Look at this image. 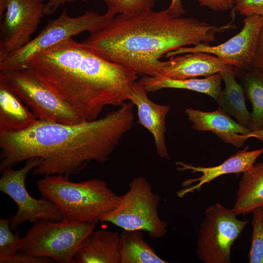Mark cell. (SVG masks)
<instances>
[{
	"mask_svg": "<svg viewBox=\"0 0 263 263\" xmlns=\"http://www.w3.org/2000/svg\"><path fill=\"white\" fill-rule=\"evenodd\" d=\"M248 222L221 204L208 207L197 234L198 258L205 263H230L231 247Z\"/></svg>",
	"mask_w": 263,
	"mask_h": 263,
	"instance_id": "8",
	"label": "cell"
},
{
	"mask_svg": "<svg viewBox=\"0 0 263 263\" xmlns=\"http://www.w3.org/2000/svg\"><path fill=\"white\" fill-rule=\"evenodd\" d=\"M96 224L39 220L20 238L19 251L53 259L59 263H74V258L95 229Z\"/></svg>",
	"mask_w": 263,
	"mask_h": 263,
	"instance_id": "5",
	"label": "cell"
},
{
	"mask_svg": "<svg viewBox=\"0 0 263 263\" xmlns=\"http://www.w3.org/2000/svg\"><path fill=\"white\" fill-rule=\"evenodd\" d=\"M223 78L219 73L204 78L176 79L161 75L143 76L138 81L148 93H154L163 89H181L207 94L215 100L222 90Z\"/></svg>",
	"mask_w": 263,
	"mask_h": 263,
	"instance_id": "19",
	"label": "cell"
},
{
	"mask_svg": "<svg viewBox=\"0 0 263 263\" xmlns=\"http://www.w3.org/2000/svg\"><path fill=\"white\" fill-rule=\"evenodd\" d=\"M169 14L174 17H180L186 13L181 0H171L169 7L167 8Z\"/></svg>",
	"mask_w": 263,
	"mask_h": 263,
	"instance_id": "31",
	"label": "cell"
},
{
	"mask_svg": "<svg viewBox=\"0 0 263 263\" xmlns=\"http://www.w3.org/2000/svg\"><path fill=\"white\" fill-rule=\"evenodd\" d=\"M40 162L39 158H30L19 169L8 168L1 171L0 190L11 198L17 207L16 214L9 218L13 231L27 221L34 223L39 220L60 221L63 219L61 211L53 202L44 197L34 198L27 189V175Z\"/></svg>",
	"mask_w": 263,
	"mask_h": 263,
	"instance_id": "10",
	"label": "cell"
},
{
	"mask_svg": "<svg viewBox=\"0 0 263 263\" xmlns=\"http://www.w3.org/2000/svg\"><path fill=\"white\" fill-rule=\"evenodd\" d=\"M262 208V212H263V207H261Z\"/></svg>",
	"mask_w": 263,
	"mask_h": 263,
	"instance_id": "33",
	"label": "cell"
},
{
	"mask_svg": "<svg viewBox=\"0 0 263 263\" xmlns=\"http://www.w3.org/2000/svg\"><path fill=\"white\" fill-rule=\"evenodd\" d=\"M232 10L242 16L257 15L263 17V0H235Z\"/></svg>",
	"mask_w": 263,
	"mask_h": 263,
	"instance_id": "27",
	"label": "cell"
},
{
	"mask_svg": "<svg viewBox=\"0 0 263 263\" xmlns=\"http://www.w3.org/2000/svg\"><path fill=\"white\" fill-rule=\"evenodd\" d=\"M241 77L244 94L250 101L252 111L248 129L254 131L263 128V75L253 71H241L235 69Z\"/></svg>",
	"mask_w": 263,
	"mask_h": 263,
	"instance_id": "23",
	"label": "cell"
},
{
	"mask_svg": "<svg viewBox=\"0 0 263 263\" xmlns=\"http://www.w3.org/2000/svg\"><path fill=\"white\" fill-rule=\"evenodd\" d=\"M42 196L53 202L64 220L97 224L115 209L119 196L102 179L74 182L60 174L44 176L37 181Z\"/></svg>",
	"mask_w": 263,
	"mask_h": 263,
	"instance_id": "4",
	"label": "cell"
},
{
	"mask_svg": "<svg viewBox=\"0 0 263 263\" xmlns=\"http://www.w3.org/2000/svg\"><path fill=\"white\" fill-rule=\"evenodd\" d=\"M85 121L129 100L137 74L94 53L73 38L38 53L25 68Z\"/></svg>",
	"mask_w": 263,
	"mask_h": 263,
	"instance_id": "3",
	"label": "cell"
},
{
	"mask_svg": "<svg viewBox=\"0 0 263 263\" xmlns=\"http://www.w3.org/2000/svg\"><path fill=\"white\" fill-rule=\"evenodd\" d=\"M0 75V135L23 131L38 119Z\"/></svg>",
	"mask_w": 263,
	"mask_h": 263,
	"instance_id": "18",
	"label": "cell"
},
{
	"mask_svg": "<svg viewBox=\"0 0 263 263\" xmlns=\"http://www.w3.org/2000/svg\"><path fill=\"white\" fill-rule=\"evenodd\" d=\"M76 0H47L44 5V15H51L54 14L60 7L63 5L72 3ZM83 2H87L89 0H81Z\"/></svg>",
	"mask_w": 263,
	"mask_h": 263,
	"instance_id": "30",
	"label": "cell"
},
{
	"mask_svg": "<svg viewBox=\"0 0 263 263\" xmlns=\"http://www.w3.org/2000/svg\"><path fill=\"white\" fill-rule=\"evenodd\" d=\"M9 219H0V263H8L9 260L19 252L20 239L19 231L12 232Z\"/></svg>",
	"mask_w": 263,
	"mask_h": 263,
	"instance_id": "25",
	"label": "cell"
},
{
	"mask_svg": "<svg viewBox=\"0 0 263 263\" xmlns=\"http://www.w3.org/2000/svg\"><path fill=\"white\" fill-rule=\"evenodd\" d=\"M246 147L231 155L219 165L204 167L194 166L183 162H176L179 171L190 170L192 173L200 172V177L188 179L184 181L183 186L187 188L177 192L178 197L182 198L187 194L195 190L199 191L206 184L209 183L219 176L231 173L238 174L243 173L250 168L256 162L257 158L263 153V148L249 150Z\"/></svg>",
	"mask_w": 263,
	"mask_h": 263,
	"instance_id": "13",
	"label": "cell"
},
{
	"mask_svg": "<svg viewBox=\"0 0 263 263\" xmlns=\"http://www.w3.org/2000/svg\"><path fill=\"white\" fill-rule=\"evenodd\" d=\"M252 70L263 75V25L259 35Z\"/></svg>",
	"mask_w": 263,
	"mask_h": 263,
	"instance_id": "29",
	"label": "cell"
},
{
	"mask_svg": "<svg viewBox=\"0 0 263 263\" xmlns=\"http://www.w3.org/2000/svg\"><path fill=\"white\" fill-rule=\"evenodd\" d=\"M121 263H167L146 242L143 231L126 230L120 234Z\"/></svg>",
	"mask_w": 263,
	"mask_h": 263,
	"instance_id": "22",
	"label": "cell"
},
{
	"mask_svg": "<svg viewBox=\"0 0 263 263\" xmlns=\"http://www.w3.org/2000/svg\"><path fill=\"white\" fill-rule=\"evenodd\" d=\"M252 233L248 261L250 263H263V216L261 207L252 212Z\"/></svg>",
	"mask_w": 263,
	"mask_h": 263,
	"instance_id": "26",
	"label": "cell"
},
{
	"mask_svg": "<svg viewBox=\"0 0 263 263\" xmlns=\"http://www.w3.org/2000/svg\"><path fill=\"white\" fill-rule=\"evenodd\" d=\"M185 113L193 124L192 129L211 132L226 144L239 148L243 147L249 138L248 135L251 131L248 128L233 120L218 108L212 112L188 108Z\"/></svg>",
	"mask_w": 263,
	"mask_h": 263,
	"instance_id": "16",
	"label": "cell"
},
{
	"mask_svg": "<svg viewBox=\"0 0 263 263\" xmlns=\"http://www.w3.org/2000/svg\"><path fill=\"white\" fill-rule=\"evenodd\" d=\"M217 26L194 17H174L167 9L139 15H118L105 28L90 33L81 43L137 75H159L160 58L180 47L216 41V35L233 28Z\"/></svg>",
	"mask_w": 263,
	"mask_h": 263,
	"instance_id": "2",
	"label": "cell"
},
{
	"mask_svg": "<svg viewBox=\"0 0 263 263\" xmlns=\"http://www.w3.org/2000/svg\"><path fill=\"white\" fill-rule=\"evenodd\" d=\"M235 0H197L199 6L206 7L213 11L232 10Z\"/></svg>",
	"mask_w": 263,
	"mask_h": 263,
	"instance_id": "28",
	"label": "cell"
},
{
	"mask_svg": "<svg viewBox=\"0 0 263 263\" xmlns=\"http://www.w3.org/2000/svg\"><path fill=\"white\" fill-rule=\"evenodd\" d=\"M148 93L144 87L136 81L132 87L129 100L137 108L138 123L152 135L157 155L162 158L169 160L165 133L166 118L170 107L153 102L149 98Z\"/></svg>",
	"mask_w": 263,
	"mask_h": 263,
	"instance_id": "15",
	"label": "cell"
},
{
	"mask_svg": "<svg viewBox=\"0 0 263 263\" xmlns=\"http://www.w3.org/2000/svg\"><path fill=\"white\" fill-rule=\"evenodd\" d=\"M159 195L153 192L150 182L143 176L132 180L129 189L119 196L116 207L103 215L101 222H109L126 230H140L154 239L167 233L168 224L159 216Z\"/></svg>",
	"mask_w": 263,
	"mask_h": 263,
	"instance_id": "7",
	"label": "cell"
},
{
	"mask_svg": "<svg viewBox=\"0 0 263 263\" xmlns=\"http://www.w3.org/2000/svg\"><path fill=\"white\" fill-rule=\"evenodd\" d=\"M44 5L40 0H0V61L29 42Z\"/></svg>",
	"mask_w": 263,
	"mask_h": 263,
	"instance_id": "11",
	"label": "cell"
},
{
	"mask_svg": "<svg viewBox=\"0 0 263 263\" xmlns=\"http://www.w3.org/2000/svg\"><path fill=\"white\" fill-rule=\"evenodd\" d=\"M235 68L217 56L205 52L183 54L161 61L159 75L176 79L207 77Z\"/></svg>",
	"mask_w": 263,
	"mask_h": 263,
	"instance_id": "14",
	"label": "cell"
},
{
	"mask_svg": "<svg viewBox=\"0 0 263 263\" xmlns=\"http://www.w3.org/2000/svg\"><path fill=\"white\" fill-rule=\"evenodd\" d=\"M114 18L107 13L101 14L90 11L71 17L64 9L56 19L49 20L35 38L0 61V71L25 68L30 60L38 53L82 32L90 34L102 29Z\"/></svg>",
	"mask_w": 263,
	"mask_h": 263,
	"instance_id": "6",
	"label": "cell"
},
{
	"mask_svg": "<svg viewBox=\"0 0 263 263\" xmlns=\"http://www.w3.org/2000/svg\"><path fill=\"white\" fill-rule=\"evenodd\" d=\"M0 75L38 120L68 124L85 121L28 69L0 71Z\"/></svg>",
	"mask_w": 263,
	"mask_h": 263,
	"instance_id": "9",
	"label": "cell"
},
{
	"mask_svg": "<svg viewBox=\"0 0 263 263\" xmlns=\"http://www.w3.org/2000/svg\"><path fill=\"white\" fill-rule=\"evenodd\" d=\"M106 5V12L110 16L122 15L134 17L142 14L152 8L156 0H102Z\"/></svg>",
	"mask_w": 263,
	"mask_h": 263,
	"instance_id": "24",
	"label": "cell"
},
{
	"mask_svg": "<svg viewBox=\"0 0 263 263\" xmlns=\"http://www.w3.org/2000/svg\"><path fill=\"white\" fill-rule=\"evenodd\" d=\"M74 263H121L120 233L95 229L75 254Z\"/></svg>",
	"mask_w": 263,
	"mask_h": 263,
	"instance_id": "17",
	"label": "cell"
},
{
	"mask_svg": "<svg viewBox=\"0 0 263 263\" xmlns=\"http://www.w3.org/2000/svg\"><path fill=\"white\" fill-rule=\"evenodd\" d=\"M263 207V162L255 163L244 172L232 208L237 215H246Z\"/></svg>",
	"mask_w": 263,
	"mask_h": 263,
	"instance_id": "20",
	"label": "cell"
},
{
	"mask_svg": "<svg viewBox=\"0 0 263 263\" xmlns=\"http://www.w3.org/2000/svg\"><path fill=\"white\" fill-rule=\"evenodd\" d=\"M242 30L225 42L212 46L201 43L180 47L165 55L170 57L186 53L205 52L212 54L241 71L252 69L259 35L263 25V17L257 15L245 16Z\"/></svg>",
	"mask_w": 263,
	"mask_h": 263,
	"instance_id": "12",
	"label": "cell"
},
{
	"mask_svg": "<svg viewBox=\"0 0 263 263\" xmlns=\"http://www.w3.org/2000/svg\"><path fill=\"white\" fill-rule=\"evenodd\" d=\"M134 106L128 100L103 117L76 124L38 120L23 131L1 135L0 171L39 158L33 175L69 178L91 161H107L133 126Z\"/></svg>",
	"mask_w": 263,
	"mask_h": 263,
	"instance_id": "1",
	"label": "cell"
},
{
	"mask_svg": "<svg viewBox=\"0 0 263 263\" xmlns=\"http://www.w3.org/2000/svg\"><path fill=\"white\" fill-rule=\"evenodd\" d=\"M249 138L255 137L263 142V128L254 131H251L248 134Z\"/></svg>",
	"mask_w": 263,
	"mask_h": 263,
	"instance_id": "32",
	"label": "cell"
},
{
	"mask_svg": "<svg viewBox=\"0 0 263 263\" xmlns=\"http://www.w3.org/2000/svg\"><path fill=\"white\" fill-rule=\"evenodd\" d=\"M224 83V89L216 100L218 108L232 115L238 122L248 128L251 113L245 104L244 91L242 84L238 83L235 69L221 73Z\"/></svg>",
	"mask_w": 263,
	"mask_h": 263,
	"instance_id": "21",
	"label": "cell"
},
{
	"mask_svg": "<svg viewBox=\"0 0 263 263\" xmlns=\"http://www.w3.org/2000/svg\"><path fill=\"white\" fill-rule=\"evenodd\" d=\"M40 0L44 1V0Z\"/></svg>",
	"mask_w": 263,
	"mask_h": 263,
	"instance_id": "34",
	"label": "cell"
}]
</instances>
